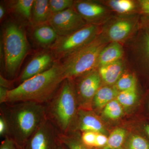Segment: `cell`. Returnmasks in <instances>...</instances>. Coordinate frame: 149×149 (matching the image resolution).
<instances>
[{
	"instance_id": "obj_1",
	"label": "cell",
	"mask_w": 149,
	"mask_h": 149,
	"mask_svg": "<svg viewBox=\"0 0 149 149\" xmlns=\"http://www.w3.org/2000/svg\"><path fill=\"white\" fill-rule=\"evenodd\" d=\"M66 79L61 64L55 63L47 70L9 90L5 104L30 102L47 104Z\"/></svg>"
},
{
	"instance_id": "obj_2",
	"label": "cell",
	"mask_w": 149,
	"mask_h": 149,
	"mask_svg": "<svg viewBox=\"0 0 149 149\" xmlns=\"http://www.w3.org/2000/svg\"><path fill=\"white\" fill-rule=\"evenodd\" d=\"M4 104L1 107V116L7 124L9 137L22 149L47 116L46 104L30 102Z\"/></svg>"
},
{
	"instance_id": "obj_3",
	"label": "cell",
	"mask_w": 149,
	"mask_h": 149,
	"mask_svg": "<svg viewBox=\"0 0 149 149\" xmlns=\"http://www.w3.org/2000/svg\"><path fill=\"white\" fill-rule=\"evenodd\" d=\"M47 116L61 134L72 131L78 111L72 80L65 79L50 101L46 104Z\"/></svg>"
},
{
	"instance_id": "obj_4",
	"label": "cell",
	"mask_w": 149,
	"mask_h": 149,
	"mask_svg": "<svg viewBox=\"0 0 149 149\" xmlns=\"http://www.w3.org/2000/svg\"><path fill=\"white\" fill-rule=\"evenodd\" d=\"M105 47L104 43L96 38L65 58L61 64L66 79L72 80L95 70L98 66L99 56Z\"/></svg>"
},
{
	"instance_id": "obj_5",
	"label": "cell",
	"mask_w": 149,
	"mask_h": 149,
	"mask_svg": "<svg viewBox=\"0 0 149 149\" xmlns=\"http://www.w3.org/2000/svg\"><path fill=\"white\" fill-rule=\"evenodd\" d=\"M5 69L9 76L16 73L28 50V42L24 32L15 23L8 24L3 32Z\"/></svg>"
},
{
	"instance_id": "obj_6",
	"label": "cell",
	"mask_w": 149,
	"mask_h": 149,
	"mask_svg": "<svg viewBox=\"0 0 149 149\" xmlns=\"http://www.w3.org/2000/svg\"><path fill=\"white\" fill-rule=\"evenodd\" d=\"M98 27L89 24L71 34L58 37L52 45V50L58 58H65L97 38Z\"/></svg>"
},
{
	"instance_id": "obj_7",
	"label": "cell",
	"mask_w": 149,
	"mask_h": 149,
	"mask_svg": "<svg viewBox=\"0 0 149 149\" xmlns=\"http://www.w3.org/2000/svg\"><path fill=\"white\" fill-rule=\"evenodd\" d=\"M59 132L46 116L22 149H56Z\"/></svg>"
},
{
	"instance_id": "obj_8",
	"label": "cell",
	"mask_w": 149,
	"mask_h": 149,
	"mask_svg": "<svg viewBox=\"0 0 149 149\" xmlns=\"http://www.w3.org/2000/svg\"><path fill=\"white\" fill-rule=\"evenodd\" d=\"M48 22L59 37L70 35L87 25L84 19L72 7L53 14Z\"/></svg>"
},
{
	"instance_id": "obj_9",
	"label": "cell",
	"mask_w": 149,
	"mask_h": 149,
	"mask_svg": "<svg viewBox=\"0 0 149 149\" xmlns=\"http://www.w3.org/2000/svg\"><path fill=\"white\" fill-rule=\"evenodd\" d=\"M75 91L80 109L88 110L97 91L100 88L101 77L95 70L81 76Z\"/></svg>"
},
{
	"instance_id": "obj_10",
	"label": "cell",
	"mask_w": 149,
	"mask_h": 149,
	"mask_svg": "<svg viewBox=\"0 0 149 149\" xmlns=\"http://www.w3.org/2000/svg\"><path fill=\"white\" fill-rule=\"evenodd\" d=\"M80 130L82 132L91 131L105 134V129L100 120L93 113L80 109L72 128V131Z\"/></svg>"
},
{
	"instance_id": "obj_11",
	"label": "cell",
	"mask_w": 149,
	"mask_h": 149,
	"mask_svg": "<svg viewBox=\"0 0 149 149\" xmlns=\"http://www.w3.org/2000/svg\"><path fill=\"white\" fill-rule=\"evenodd\" d=\"M53 61L52 56L44 53L37 55L29 62L22 72L19 77L22 83L31 77L45 72L50 68Z\"/></svg>"
},
{
	"instance_id": "obj_12",
	"label": "cell",
	"mask_w": 149,
	"mask_h": 149,
	"mask_svg": "<svg viewBox=\"0 0 149 149\" xmlns=\"http://www.w3.org/2000/svg\"><path fill=\"white\" fill-rule=\"evenodd\" d=\"M135 27V22L129 19H122L115 22L110 26L107 37L111 42L118 43L127 38Z\"/></svg>"
},
{
	"instance_id": "obj_13",
	"label": "cell",
	"mask_w": 149,
	"mask_h": 149,
	"mask_svg": "<svg viewBox=\"0 0 149 149\" xmlns=\"http://www.w3.org/2000/svg\"><path fill=\"white\" fill-rule=\"evenodd\" d=\"M74 6L75 10L84 20L91 22L101 18L106 13L103 6L92 2L77 1L74 3Z\"/></svg>"
},
{
	"instance_id": "obj_14",
	"label": "cell",
	"mask_w": 149,
	"mask_h": 149,
	"mask_svg": "<svg viewBox=\"0 0 149 149\" xmlns=\"http://www.w3.org/2000/svg\"><path fill=\"white\" fill-rule=\"evenodd\" d=\"M123 65L121 60L110 64L99 67L98 72L101 79L109 86L115 85L122 76Z\"/></svg>"
},
{
	"instance_id": "obj_15",
	"label": "cell",
	"mask_w": 149,
	"mask_h": 149,
	"mask_svg": "<svg viewBox=\"0 0 149 149\" xmlns=\"http://www.w3.org/2000/svg\"><path fill=\"white\" fill-rule=\"evenodd\" d=\"M123 53V49L120 44L112 42L106 46L101 52L99 58V67L120 60Z\"/></svg>"
},
{
	"instance_id": "obj_16",
	"label": "cell",
	"mask_w": 149,
	"mask_h": 149,
	"mask_svg": "<svg viewBox=\"0 0 149 149\" xmlns=\"http://www.w3.org/2000/svg\"><path fill=\"white\" fill-rule=\"evenodd\" d=\"M52 16L49 1L35 0L32 10V22L37 25L45 24Z\"/></svg>"
},
{
	"instance_id": "obj_17",
	"label": "cell",
	"mask_w": 149,
	"mask_h": 149,
	"mask_svg": "<svg viewBox=\"0 0 149 149\" xmlns=\"http://www.w3.org/2000/svg\"><path fill=\"white\" fill-rule=\"evenodd\" d=\"M119 92L115 85L100 88L93 98V106L96 108L101 109L110 102L116 99Z\"/></svg>"
},
{
	"instance_id": "obj_18",
	"label": "cell",
	"mask_w": 149,
	"mask_h": 149,
	"mask_svg": "<svg viewBox=\"0 0 149 149\" xmlns=\"http://www.w3.org/2000/svg\"><path fill=\"white\" fill-rule=\"evenodd\" d=\"M33 36L35 40L42 45L53 44L59 37L55 29L46 23L37 25L33 32Z\"/></svg>"
},
{
	"instance_id": "obj_19",
	"label": "cell",
	"mask_w": 149,
	"mask_h": 149,
	"mask_svg": "<svg viewBox=\"0 0 149 149\" xmlns=\"http://www.w3.org/2000/svg\"><path fill=\"white\" fill-rule=\"evenodd\" d=\"M126 138L125 129L116 128L110 134L105 146L100 149H122Z\"/></svg>"
},
{
	"instance_id": "obj_20",
	"label": "cell",
	"mask_w": 149,
	"mask_h": 149,
	"mask_svg": "<svg viewBox=\"0 0 149 149\" xmlns=\"http://www.w3.org/2000/svg\"><path fill=\"white\" fill-rule=\"evenodd\" d=\"M78 135L74 131L66 134L59 133L58 141L68 149H93L85 146L81 140V136Z\"/></svg>"
},
{
	"instance_id": "obj_21",
	"label": "cell",
	"mask_w": 149,
	"mask_h": 149,
	"mask_svg": "<svg viewBox=\"0 0 149 149\" xmlns=\"http://www.w3.org/2000/svg\"><path fill=\"white\" fill-rule=\"evenodd\" d=\"M122 149H149V142L142 136L133 134L126 138Z\"/></svg>"
},
{
	"instance_id": "obj_22",
	"label": "cell",
	"mask_w": 149,
	"mask_h": 149,
	"mask_svg": "<svg viewBox=\"0 0 149 149\" xmlns=\"http://www.w3.org/2000/svg\"><path fill=\"white\" fill-rule=\"evenodd\" d=\"M103 114L109 119L116 120L120 118L123 114L122 106L116 99H114L104 108Z\"/></svg>"
},
{
	"instance_id": "obj_23",
	"label": "cell",
	"mask_w": 149,
	"mask_h": 149,
	"mask_svg": "<svg viewBox=\"0 0 149 149\" xmlns=\"http://www.w3.org/2000/svg\"><path fill=\"white\" fill-rule=\"evenodd\" d=\"M137 99L136 89L119 92L116 100L122 107L128 108L132 106Z\"/></svg>"
},
{
	"instance_id": "obj_24",
	"label": "cell",
	"mask_w": 149,
	"mask_h": 149,
	"mask_svg": "<svg viewBox=\"0 0 149 149\" xmlns=\"http://www.w3.org/2000/svg\"><path fill=\"white\" fill-rule=\"evenodd\" d=\"M115 86L119 92L136 89V79L132 74H123Z\"/></svg>"
},
{
	"instance_id": "obj_25",
	"label": "cell",
	"mask_w": 149,
	"mask_h": 149,
	"mask_svg": "<svg viewBox=\"0 0 149 149\" xmlns=\"http://www.w3.org/2000/svg\"><path fill=\"white\" fill-rule=\"evenodd\" d=\"M111 8L119 13H126L135 8V3L130 0H112L109 2Z\"/></svg>"
},
{
	"instance_id": "obj_26",
	"label": "cell",
	"mask_w": 149,
	"mask_h": 149,
	"mask_svg": "<svg viewBox=\"0 0 149 149\" xmlns=\"http://www.w3.org/2000/svg\"><path fill=\"white\" fill-rule=\"evenodd\" d=\"M34 0H18L15 3L17 11L28 19H32V10Z\"/></svg>"
},
{
	"instance_id": "obj_27",
	"label": "cell",
	"mask_w": 149,
	"mask_h": 149,
	"mask_svg": "<svg viewBox=\"0 0 149 149\" xmlns=\"http://www.w3.org/2000/svg\"><path fill=\"white\" fill-rule=\"evenodd\" d=\"M50 10L52 15L72 8L74 2L71 0H50Z\"/></svg>"
},
{
	"instance_id": "obj_28",
	"label": "cell",
	"mask_w": 149,
	"mask_h": 149,
	"mask_svg": "<svg viewBox=\"0 0 149 149\" xmlns=\"http://www.w3.org/2000/svg\"><path fill=\"white\" fill-rule=\"evenodd\" d=\"M97 133L91 131L83 132L81 136L82 142L88 148L95 149Z\"/></svg>"
},
{
	"instance_id": "obj_29",
	"label": "cell",
	"mask_w": 149,
	"mask_h": 149,
	"mask_svg": "<svg viewBox=\"0 0 149 149\" xmlns=\"http://www.w3.org/2000/svg\"><path fill=\"white\" fill-rule=\"evenodd\" d=\"M0 149H21L10 137L7 136L1 142Z\"/></svg>"
},
{
	"instance_id": "obj_30",
	"label": "cell",
	"mask_w": 149,
	"mask_h": 149,
	"mask_svg": "<svg viewBox=\"0 0 149 149\" xmlns=\"http://www.w3.org/2000/svg\"><path fill=\"white\" fill-rule=\"evenodd\" d=\"M108 141V138L102 133H97L95 149H100L105 146Z\"/></svg>"
},
{
	"instance_id": "obj_31",
	"label": "cell",
	"mask_w": 149,
	"mask_h": 149,
	"mask_svg": "<svg viewBox=\"0 0 149 149\" xmlns=\"http://www.w3.org/2000/svg\"><path fill=\"white\" fill-rule=\"evenodd\" d=\"M0 136L5 137L9 136L8 127L4 118L0 116Z\"/></svg>"
},
{
	"instance_id": "obj_32",
	"label": "cell",
	"mask_w": 149,
	"mask_h": 149,
	"mask_svg": "<svg viewBox=\"0 0 149 149\" xmlns=\"http://www.w3.org/2000/svg\"><path fill=\"white\" fill-rule=\"evenodd\" d=\"M139 3L142 12L149 15V0H142Z\"/></svg>"
},
{
	"instance_id": "obj_33",
	"label": "cell",
	"mask_w": 149,
	"mask_h": 149,
	"mask_svg": "<svg viewBox=\"0 0 149 149\" xmlns=\"http://www.w3.org/2000/svg\"><path fill=\"white\" fill-rule=\"evenodd\" d=\"M8 90L3 87H0V102L1 104L5 103Z\"/></svg>"
},
{
	"instance_id": "obj_34",
	"label": "cell",
	"mask_w": 149,
	"mask_h": 149,
	"mask_svg": "<svg viewBox=\"0 0 149 149\" xmlns=\"http://www.w3.org/2000/svg\"><path fill=\"white\" fill-rule=\"evenodd\" d=\"M144 45L147 56L149 60V33H147L145 35Z\"/></svg>"
},
{
	"instance_id": "obj_35",
	"label": "cell",
	"mask_w": 149,
	"mask_h": 149,
	"mask_svg": "<svg viewBox=\"0 0 149 149\" xmlns=\"http://www.w3.org/2000/svg\"><path fill=\"white\" fill-rule=\"evenodd\" d=\"M0 79H1V82H0L1 83V87H3V88L8 89L10 85V84L8 81L5 79L1 75Z\"/></svg>"
},
{
	"instance_id": "obj_36",
	"label": "cell",
	"mask_w": 149,
	"mask_h": 149,
	"mask_svg": "<svg viewBox=\"0 0 149 149\" xmlns=\"http://www.w3.org/2000/svg\"><path fill=\"white\" fill-rule=\"evenodd\" d=\"M5 13V10L3 6H0V18L1 19L3 18L4 15Z\"/></svg>"
},
{
	"instance_id": "obj_37",
	"label": "cell",
	"mask_w": 149,
	"mask_h": 149,
	"mask_svg": "<svg viewBox=\"0 0 149 149\" xmlns=\"http://www.w3.org/2000/svg\"><path fill=\"white\" fill-rule=\"evenodd\" d=\"M56 149H68L64 145L59 142L58 141V144L57 147Z\"/></svg>"
},
{
	"instance_id": "obj_38",
	"label": "cell",
	"mask_w": 149,
	"mask_h": 149,
	"mask_svg": "<svg viewBox=\"0 0 149 149\" xmlns=\"http://www.w3.org/2000/svg\"><path fill=\"white\" fill-rule=\"evenodd\" d=\"M144 130H145V132L147 133V135L149 136V124H147V125H145L144 127Z\"/></svg>"
},
{
	"instance_id": "obj_39",
	"label": "cell",
	"mask_w": 149,
	"mask_h": 149,
	"mask_svg": "<svg viewBox=\"0 0 149 149\" xmlns=\"http://www.w3.org/2000/svg\"></svg>"
}]
</instances>
